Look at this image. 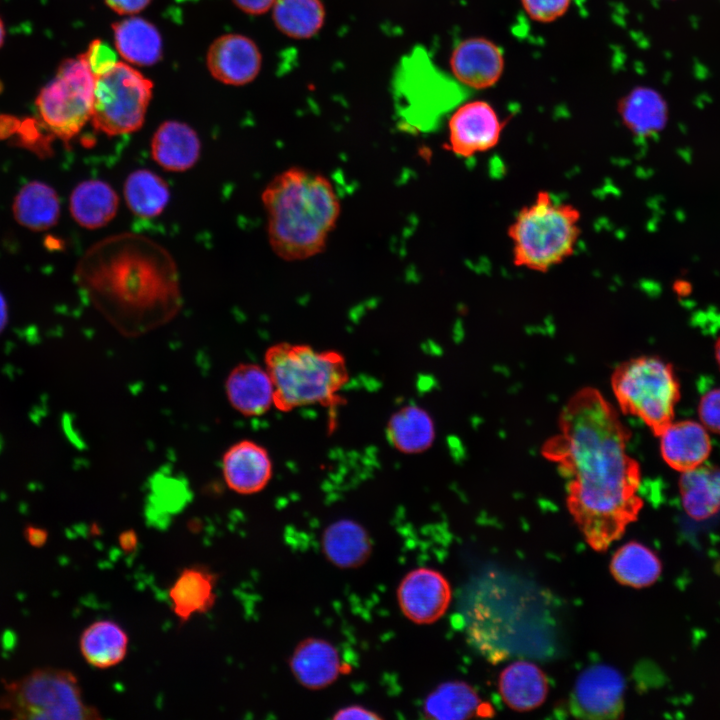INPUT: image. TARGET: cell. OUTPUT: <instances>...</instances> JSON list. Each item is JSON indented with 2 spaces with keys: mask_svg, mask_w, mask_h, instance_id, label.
I'll return each mask as SVG.
<instances>
[{
  "mask_svg": "<svg viewBox=\"0 0 720 720\" xmlns=\"http://www.w3.org/2000/svg\"><path fill=\"white\" fill-rule=\"evenodd\" d=\"M560 431L543 455L567 481V507L587 544L604 552L643 506L639 464L629 455V430L596 389L574 394L560 415Z\"/></svg>",
  "mask_w": 720,
  "mask_h": 720,
  "instance_id": "obj_1",
  "label": "cell"
},
{
  "mask_svg": "<svg viewBox=\"0 0 720 720\" xmlns=\"http://www.w3.org/2000/svg\"><path fill=\"white\" fill-rule=\"evenodd\" d=\"M75 275L96 307L120 325L162 323L180 307L172 255L142 234L124 232L98 241L82 256Z\"/></svg>",
  "mask_w": 720,
  "mask_h": 720,
  "instance_id": "obj_2",
  "label": "cell"
},
{
  "mask_svg": "<svg viewBox=\"0 0 720 720\" xmlns=\"http://www.w3.org/2000/svg\"><path fill=\"white\" fill-rule=\"evenodd\" d=\"M261 200L272 251L285 261H302L322 253L341 212L340 199L324 175L291 167L275 175Z\"/></svg>",
  "mask_w": 720,
  "mask_h": 720,
  "instance_id": "obj_3",
  "label": "cell"
},
{
  "mask_svg": "<svg viewBox=\"0 0 720 720\" xmlns=\"http://www.w3.org/2000/svg\"><path fill=\"white\" fill-rule=\"evenodd\" d=\"M274 387V406L283 412L306 405L333 407L348 381L342 354L320 351L306 344L277 343L264 354Z\"/></svg>",
  "mask_w": 720,
  "mask_h": 720,
  "instance_id": "obj_4",
  "label": "cell"
},
{
  "mask_svg": "<svg viewBox=\"0 0 720 720\" xmlns=\"http://www.w3.org/2000/svg\"><path fill=\"white\" fill-rule=\"evenodd\" d=\"M580 220L577 207L556 202L546 190L538 191L508 227L513 264L540 273L562 264L575 253Z\"/></svg>",
  "mask_w": 720,
  "mask_h": 720,
  "instance_id": "obj_5",
  "label": "cell"
},
{
  "mask_svg": "<svg viewBox=\"0 0 720 720\" xmlns=\"http://www.w3.org/2000/svg\"><path fill=\"white\" fill-rule=\"evenodd\" d=\"M0 709L14 719L93 720L99 711L88 705L76 675L66 669L39 667L6 682Z\"/></svg>",
  "mask_w": 720,
  "mask_h": 720,
  "instance_id": "obj_6",
  "label": "cell"
},
{
  "mask_svg": "<svg viewBox=\"0 0 720 720\" xmlns=\"http://www.w3.org/2000/svg\"><path fill=\"white\" fill-rule=\"evenodd\" d=\"M611 382L622 411L640 418L657 436L673 421L680 387L667 362L655 356L631 359L616 368Z\"/></svg>",
  "mask_w": 720,
  "mask_h": 720,
  "instance_id": "obj_7",
  "label": "cell"
},
{
  "mask_svg": "<svg viewBox=\"0 0 720 720\" xmlns=\"http://www.w3.org/2000/svg\"><path fill=\"white\" fill-rule=\"evenodd\" d=\"M153 95V82L127 62L95 76L91 123L107 136L139 130Z\"/></svg>",
  "mask_w": 720,
  "mask_h": 720,
  "instance_id": "obj_8",
  "label": "cell"
},
{
  "mask_svg": "<svg viewBox=\"0 0 720 720\" xmlns=\"http://www.w3.org/2000/svg\"><path fill=\"white\" fill-rule=\"evenodd\" d=\"M95 75L84 53L63 60L55 76L40 90L36 107L43 124L69 143L91 121Z\"/></svg>",
  "mask_w": 720,
  "mask_h": 720,
  "instance_id": "obj_9",
  "label": "cell"
},
{
  "mask_svg": "<svg viewBox=\"0 0 720 720\" xmlns=\"http://www.w3.org/2000/svg\"><path fill=\"white\" fill-rule=\"evenodd\" d=\"M625 680L614 667L594 664L576 679L569 707L571 713L585 719H617L624 711Z\"/></svg>",
  "mask_w": 720,
  "mask_h": 720,
  "instance_id": "obj_10",
  "label": "cell"
},
{
  "mask_svg": "<svg viewBox=\"0 0 720 720\" xmlns=\"http://www.w3.org/2000/svg\"><path fill=\"white\" fill-rule=\"evenodd\" d=\"M505 122L485 101L463 103L448 121V149L460 157L487 152L498 144Z\"/></svg>",
  "mask_w": 720,
  "mask_h": 720,
  "instance_id": "obj_11",
  "label": "cell"
},
{
  "mask_svg": "<svg viewBox=\"0 0 720 720\" xmlns=\"http://www.w3.org/2000/svg\"><path fill=\"white\" fill-rule=\"evenodd\" d=\"M397 599L402 613L417 624L441 618L451 601V587L437 570L421 567L410 571L400 582Z\"/></svg>",
  "mask_w": 720,
  "mask_h": 720,
  "instance_id": "obj_12",
  "label": "cell"
},
{
  "mask_svg": "<svg viewBox=\"0 0 720 720\" xmlns=\"http://www.w3.org/2000/svg\"><path fill=\"white\" fill-rule=\"evenodd\" d=\"M206 64L217 81L242 86L252 82L260 73L262 54L251 38L229 33L217 37L210 44Z\"/></svg>",
  "mask_w": 720,
  "mask_h": 720,
  "instance_id": "obj_13",
  "label": "cell"
},
{
  "mask_svg": "<svg viewBox=\"0 0 720 720\" xmlns=\"http://www.w3.org/2000/svg\"><path fill=\"white\" fill-rule=\"evenodd\" d=\"M454 79L471 89H486L501 78L504 58L501 49L492 41L473 37L457 44L450 56Z\"/></svg>",
  "mask_w": 720,
  "mask_h": 720,
  "instance_id": "obj_14",
  "label": "cell"
},
{
  "mask_svg": "<svg viewBox=\"0 0 720 720\" xmlns=\"http://www.w3.org/2000/svg\"><path fill=\"white\" fill-rule=\"evenodd\" d=\"M222 473L232 491L242 495L255 494L271 480L272 461L263 446L251 440H241L223 454Z\"/></svg>",
  "mask_w": 720,
  "mask_h": 720,
  "instance_id": "obj_15",
  "label": "cell"
},
{
  "mask_svg": "<svg viewBox=\"0 0 720 720\" xmlns=\"http://www.w3.org/2000/svg\"><path fill=\"white\" fill-rule=\"evenodd\" d=\"M227 399L246 417L265 414L274 405V387L266 368L254 363L233 367L225 380Z\"/></svg>",
  "mask_w": 720,
  "mask_h": 720,
  "instance_id": "obj_16",
  "label": "cell"
},
{
  "mask_svg": "<svg viewBox=\"0 0 720 720\" xmlns=\"http://www.w3.org/2000/svg\"><path fill=\"white\" fill-rule=\"evenodd\" d=\"M658 436L664 461L680 472L700 466L711 452L707 429L695 421H672Z\"/></svg>",
  "mask_w": 720,
  "mask_h": 720,
  "instance_id": "obj_17",
  "label": "cell"
},
{
  "mask_svg": "<svg viewBox=\"0 0 720 720\" xmlns=\"http://www.w3.org/2000/svg\"><path fill=\"white\" fill-rule=\"evenodd\" d=\"M150 152L153 160L164 170L184 172L198 162L201 142L196 131L188 124L167 120L154 132Z\"/></svg>",
  "mask_w": 720,
  "mask_h": 720,
  "instance_id": "obj_18",
  "label": "cell"
},
{
  "mask_svg": "<svg viewBox=\"0 0 720 720\" xmlns=\"http://www.w3.org/2000/svg\"><path fill=\"white\" fill-rule=\"evenodd\" d=\"M217 577L208 567L192 565L184 568L169 589L175 616L186 622L192 616L210 610L216 601Z\"/></svg>",
  "mask_w": 720,
  "mask_h": 720,
  "instance_id": "obj_19",
  "label": "cell"
},
{
  "mask_svg": "<svg viewBox=\"0 0 720 720\" xmlns=\"http://www.w3.org/2000/svg\"><path fill=\"white\" fill-rule=\"evenodd\" d=\"M290 668L296 680L306 688L322 689L333 683L340 673L337 649L328 641L309 638L295 648Z\"/></svg>",
  "mask_w": 720,
  "mask_h": 720,
  "instance_id": "obj_20",
  "label": "cell"
},
{
  "mask_svg": "<svg viewBox=\"0 0 720 720\" xmlns=\"http://www.w3.org/2000/svg\"><path fill=\"white\" fill-rule=\"evenodd\" d=\"M112 30L116 50L127 63L151 66L162 58V37L150 21L132 15L113 23Z\"/></svg>",
  "mask_w": 720,
  "mask_h": 720,
  "instance_id": "obj_21",
  "label": "cell"
},
{
  "mask_svg": "<svg viewBox=\"0 0 720 720\" xmlns=\"http://www.w3.org/2000/svg\"><path fill=\"white\" fill-rule=\"evenodd\" d=\"M499 692L507 706L515 711L539 707L548 694V681L543 671L528 661H516L499 676Z\"/></svg>",
  "mask_w": 720,
  "mask_h": 720,
  "instance_id": "obj_22",
  "label": "cell"
},
{
  "mask_svg": "<svg viewBox=\"0 0 720 720\" xmlns=\"http://www.w3.org/2000/svg\"><path fill=\"white\" fill-rule=\"evenodd\" d=\"M426 716L440 720H461L475 716H492L494 710L483 702L473 687L462 681L439 685L425 699Z\"/></svg>",
  "mask_w": 720,
  "mask_h": 720,
  "instance_id": "obj_23",
  "label": "cell"
},
{
  "mask_svg": "<svg viewBox=\"0 0 720 720\" xmlns=\"http://www.w3.org/2000/svg\"><path fill=\"white\" fill-rule=\"evenodd\" d=\"M617 109L625 127L639 137L660 132L668 120L665 99L650 87L633 88L619 100Z\"/></svg>",
  "mask_w": 720,
  "mask_h": 720,
  "instance_id": "obj_24",
  "label": "cell"
},
{
  "mask_svg": "<svg viewBox=\"0 0 720 720\" xmlns=\"http://www.w3.org/2000/svg\"><path fill=\"white\" fill-rule=\"evenodd\" d=\"M119 197L112 186L99 179L79 183L72 191L69 209L73 219L87 229L107 225L116 215Z\"/></svg>",
  "mask_w": 720,
  "mask_h": 720,
  "instance_id": "obj_25",
  "label": "cell"
},
{
  "mask_svg": "<svg viewBox=\"0 0 720 720\" xmlns=\"http://www.w3.org/2000/svg\"><path fill=\"white\" fill-rule=\"evenodd\" d=\"M126 631L112 620H98L81 633L79 648L85 661L94 668L108 669L121 663L127 655Z\"/></svg>",
  "mask_w": 720,
  "mask_h": 720,
  "instance_id": "obj_26",
  "label": "cell"
},
{
  "mask_svg": "<svg viewBox=\"0 0 720 720\" xmlns=\"http://www.w3.org/2000/svg\"><path fill=\"white\" fill-rule=\"evenodd\" d=\"M371 546L367 531L350 519L333 522L325 529L322 537L326 557L340 568L362 565L371 553Z\"/></svg>",
  "mask_w": 720,
  "mask_h": 720,
  "instance_id": "obj_27",
  "label": "cell"
},
{
  "mask_svg": "<svg viewBox=\"0 0 720 720\" xmlns=\"http://www.w3.org/2000/svg\"><path fill=\"white\" fill-rule=\"evenodd\" d=\"M679 487L683 507L693 519H707L720 510V468L701 464L682 472Z\"/></svg>",
  "mask_w": 720,
  "mask_h": 720,
  "instance_id": "obj_28",
  "label": "cell"
},
{
  "mask_svg": "<svg viewBox=\"0 0 720 720\" xmlns=\"http://www.w3.org/2000/svg\"><path fill=\"white\" fill-rule=\"evenodd\" d=\"M387 436L393 447L400 452L421 453L433 444L434 422L425 409L416 405L404 406L390 417Z\"/></svg>",
  "mask_w": 720,
  "mask_h": 720,
  "instance_id": "obj_29",
  "label": "cell"
},
{
  "mask_svg": "<svg viewBox=\"0 0 720 720\" xmlns=\"http://www.w3.org/2000/svg\"><path fill=\"white\" fill-rule=\"evenodd\" d=\"M13 214L19 224L30 230H47L57 223L60 216L58 195L43 182H30L16 195Z\"/></svg>",
  "mask_w": 720,
  "mask_h": 720,
  "instance_id": "obj_30",
  "label": "cell"
},
{
  "mask_svg": "<svg viewBox=\"0 0 720 720\" xmlns=\"http://www.w3.org/2000/svg\"><path fill=\"white\" fill-rule=\"evenodd\" d=\"M662 571L657 555L639 542H628L612 556L610 572L622 585L644 588L654 584Z\"/></svg>",
  "mask_w": 720,
  "mask_h": 720,
  "instance_id": "obj_31",
  "label": "cell"
},
{
  "mask_svg": "<svg viewBox=\"0 0 720 720\" xmlns=\"http://www.w3.org/2000/svg\"><path fill=\"white\" fill-rule=\"evenodd\" d=\"M325 18L322 0H276L272 7L276 28L296 40L310 39L318 34Z\"/></svg>",
  "mask_w": 720,
  "mask_h": 720,
  "instance_id": "obj_32",
  "label": "cell"
},
{
  "mask_svg": "<svg viewBox=\"0 0 720 720\" xmlns=\"http://www.w3.org/2000/svg\"><path fill=\"white\" fill-rule=\"evenodd\" d=\"M123 194L130 211L145 219L159 216L170 200L167 182L148 169L131 172L124 182Z\"/></svg>",
  "mask_w": 720,
  "mask_h": 720,
  "instance_id": "obj_33",
  "label": "cell"
},
{
  "mask_svg": "<svg viewBox=\"0 0 720 720\" xmlns=\"http://www.w3.org/2000/svg\"><path fill=\"white\" fill-rule=\"evenodd\" d=\"M571 0H521L528 16L541 23H549L563 16Z\"/></svg>",
  "mask_w": 720,
  "mask_h": 720,
  "instance_id": "obj_34",
  "label": "cell"
},
{
  "mask_svg": "<svg viewBox=\"0 0 720 720\" xmlns=\"http://www.w3.org/2000/svg\"><path fill=\"white\" fill-rule=\"evenodd\" d=\"M84 56L95 76L108 70L117 62L112 48L100 39H95L89 44Z\"/></svg>",
  "mask_w": 720,
  "mask_h": 720,
  "instance_id": "obj_35",
  "label": "cell"
},
{
  "mask_svg": "<svg viewBox=\"0 0 720 720\" xmlns=\"http://www.w3.org/2000/svg\"><path fill=\"white\" fill-rule=\"evenodd\" d=\"M699 416L702 425L716 434H720V388L707 392L699 403Z\"/></svg>",
  "mask_w": 720,
  "mask_h": 720,
  "instance_id": "obj_36",
  "label": "cell"
},
{
  "mask_svg": "<svg viewBox=\"0 0 720 720\" xmlns=\"http://www.w3.org/2000/svg\"><path fill=\"white\" fill-rule=\"evenodd\" d=\"M105 4L119 15H135L144 10L151 0H104Z\"/></svg>",
  "mask_w": 720,
  "mask_h": 720,
  "instance_id": "obj_37",
  "label": "cell"
},
{
  "mask_svg": "<svg viewBox=\"0 0 720 720\" xmlns=\"http://www.w3.org/2000/svg\"><path fill=\"white\" fill-rule=\"evenodd\" d=\"M232 2L249 15H262L272 9L276 0H232Z\"/></svg>",
  "mask_w": 720,
  "mask_h": 720,
  "instance_id": "obj_38",
  "label": "cell"
},
{
  "mask_svg": "<svg viewBox=\"0 0 720 720\" xmlns=\"http://www.w3.org/2000/svg\"><path fill=\"white\" fill-rule=\"evenodd\" d=\"M380 717L373 711H370L362 706L351 705L338 710L333 719H379Z\"/></svg>",
  "mask_w": 720,
  "mask_h": 720,
  "instance_id": "obj_39",
  "label": "cell"
},
{
  "mask_svg": "<svg viewBox=\"0 0 720 720\" xmlns=\"http://www.w3.org/2000/svg\"><path fill=\"white\" fill-rule=\"evenodd\" d=\"M23 536L26 542L35 548L43 547L48 540L47 530L34 524L24 527Z\"/></svg>",
  "mask_w": 720,
  "mask_h": 720,
  "instance_id": "obj_40",
  "label": "cell"
},
{
  "mask_svg": "<svg viewBox=\"0 0 720 720\" xmlns=\"http://www.w3.org/2000/svg\"><path fill=\"white\" fill-rule=\"evenodd\" d=\"M8 322V308L4 296L0 292V333L4 330Z\"/></svg>",
  "mask_w": 720,
  "mask_h": 720,
  "instance_id": "obj_41",
  "label": "cell"
},
{
  "mask_svg": "<svg viewBox=\"0 0 720 720\" xmlns=\"http://www.w3.org/2000/svg\"><path fill=\"white\" fill-rule=\"evenodd\" d=\"M5 34H6V31H5L4 23L0 19V48L2 47V45L4 43Z\"/></svg>",
  "mask_w": 720,
  "mask_h": 720,
  "instance_id": "obj_42",
  "label": "cell"
},
{
  "mask_svg": "<svg viewBox=\"0 0 720 720\" xmlns=\"http://www.w3.org/2000/svg\"><path fill=\"white\" fill-rule=\"evenodd\" d=\"M715 356H716L718 365L720 367V337L718 338V340L716 341V344H715Z\"/></svg>",
  "mask_w": 720,
  "mask_h": 720,
  "instance_id": "obj_43",
  "label": "cell"
}]
</instances>
